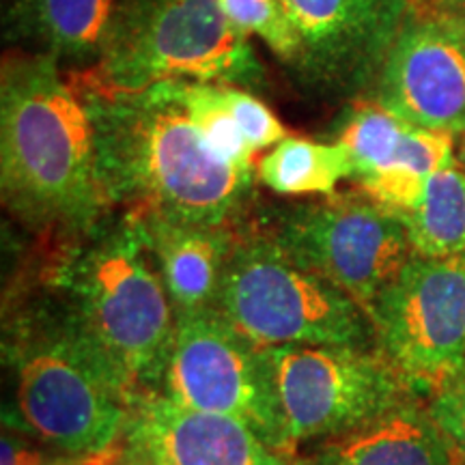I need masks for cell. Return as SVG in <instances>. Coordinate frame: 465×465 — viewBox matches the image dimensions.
<instances>
[{
	"label": "cell",
	"mask_w": 465,
	"mask_h": 465,
	"mask_svg": "<svg viewBox=\"0 0 465 465\" xmlns=\"http://www.w3.org/2000/svg\"><path fill=\"white\" fill-rule=\"evenodd\" d=\"M360 188L381 182L427 179L457 164L455 136L407 124L381 106L358 108L342 121L339 138Z\"/></svg>",
	"instance_id": "14"
},
{
	"label": "cell",
	"mask_w": 465,
	"mask_h": 465,
	"mask_svg": "<svg viewBox=\"0 0 465 465\" xmlns=\"http://www.w3.org/2000/svg\"><path fill=\"white\" fill-rule=\"evenodd\" d=\"M183 80L257 89L261 61L218 0H119L93 83L143 91Z\"/></svg>",
	"instance_id": "4"
},
{
	"label": "cell",
	"mask_w": 465,
	"mask_h": 465,
	"mask_svg": "<svg viewBox=\"0 0 465 465\" xmlns=\"http://www.w3.org/2000/svg\"><path fill=\"white\" fill-rule=\"evenodd\" d=\"M125 444L162 465H293L246 424L179 405L164 394L132 411Z\"/></svg>",
	"instance_id": "13"
},
{
	"label": "cell",
	"mask_w": 465,
	"mask_h": 465,
	"mask_svg": "<svg viewBox=\"0 0 465 465\" xmlns=\"http://www.w3.org/2000/svg\"><path fill=\"white\" fill-rule=\"evenodd\" d=\"M0 188L22 223L84 237L110 205L84 95L48 56L17 54L0 78Z\"/></svg>",
	"instance_id": "2"
},
{
	"label": "cell",
	"mask_w": 465,
	"mask_h": 465,
	"mask_svg": "<svg viewBox=\"0 0 465 465\" xmlns=\"http://www.w3.org/2000/svg\"><path fill=\"white\" fill-rule=\"evenodd\" d=\"M380 353L416 394L465 373V252L411 254L371 311Z\"/></svg>",
	"instance_id": "9"
},
{
	"label": "cell",
	"mask_w": 465,
	"mask_h": 465,
	"mask_svg": "<svg viewBox=\"0 0 465 465\" xmlns=\"http://www.w3.org/2000/svg\"><path fill=\"white\" fill-rule=\"evenodd\" d=\"M223 97L254 151L274 147L287 138V130L278 121V116L250 91L223 86Z\"/></svg>",
	"instance_id": "22"
},
{
	"label": "cell",
	"mask_w": 465,
	"mask_h": 465,
	"mask_svg": "<svg viewBox=\"0 0 465 465\" xmlns=\"http://www.w3.org/2000/svg\"><path fill=\"white\" fill-rule=\"evenodd\" d=\"M267 235L291 261L349 295L369 319L381 291L414 254L403 223L364 192L284 207Z\"/></svg>",
	"instance_id": "7"
},
{
	"label": "cell",
	"mask_w": 465,
	"mask_h": 465,
	"mask_svg": "<svg viewBox=\"0 0 465 465\" xmlns=\"http://www.w3.org/2000/svg\"><path fill=\"white\" fill-rule=\"evenodd\" d=\"M226 17L246 35H257L284 65L295 56V37L278 0H218Z\"/></svg>",
	"instance_id": "21"
},
{
	"label": "cell",
	"mask_w": 465,
	"mask_h": 465,
	"mask_svg": "<svg viewBox=\"0 0 465 465\" xmlns=\"http://www.w3.org/2000/svg\"><path fill=\"white\" fill-rule=\"evenodd\" d=\"M427 411L455 449L459 465H465V373L435 392Z\"/></svg>",
	"instance_id": "23"
},
{
	"label": "cell",
	"mask_w": 465,
	"mask_h": 465,
	"mask_svg": "<svg viewBox=\"0 0 465 465\" xmlns=\"http://www.w3.org/2000/svg\"><path fill=\"white\" fill-rule=\"evenodd\" d=\"M461 162L465 164V134H463V144H461Z\"/></svg>",
	"instance_id": "28"
},
{
	"label": "cell",
	"mask_w": 465,
	"mask_h": 465,
	"mask_svg": "<svg viewBox=\"0 0 465 465\" xmlns=\"http://www.w3.org/2000/svg\"><path fill=\"white\" fill-rule=\"evenodd\" d=\"M11 429L58 457H84L124 441L132 407L72 323L17 349ZM7 427V424H5Z\"/></svg>",
	"instance_id": "6"
},
{
	"label": "cell",
	"mask_w": 465,
	"mask_h": 465,
	"mask_svg": "<svg viewBox=\"0 0 465 465\" xmlns=\"http://www.w3.org/2000/svg\"><path fill=\"white\" fill-rule=\"evenodd\" d=\"M179 95L209 149L229 164L254 171L252 158L257 151L248 143L246 134L226 106L223 84L179 80Z\"/></svg>",
	"instance_id": "20"
},
{
	"label": "cell",
	"mask_w": 465,
	"mask_h": 465,
	"mask_svg": "<svg viewBox=\"0 0 465 465\" xmlns=\"http://www.w3.org/2000/svg\"><path fill=\"white\" fill-rule=\"evenodd\" d=\"M114 465H162V463L155 461V459H151L147 452L138 450L136 446L125 444L124 440V450H121V455L116 459Z\"/></svg>",
	"instance_id": "26"
},
{
	"label": "cell",
	"mask_w": 465,
	"mask_h": 465,
	"mask_svg": "<svg viewBox=\"0 0 465 465\" xmlns=\"http://www.w3.org/2000/svg\"><path fill=\"white\" fill-rule=\"evenodd\" d=\"M80 240L58 272L67 322L134 411L162 394L174 308L132 209Z\"/></svg>",
	"instance_id": "3"
},
{
	"label": "cell",
	"mask_w": 465,
	"mask_h": 465,
	"mask_svg": "<svg viewBox=\"0 0 465 465\" xmlns=\"http://www.w3.org/2000/svg\"><path fill=\"white\" fill-rule=\"evenodd\" d=\"M121 450H124V441L113 446V449L102 450V452H93V455H84V457H67L63 459L61 465H114L116 459H119Z\"/></svg>",
	"instance_id": "25"
},
{
	"label": "cell",
	"mask_w": 465,
	"mask_h": 465,
	"mask_svg": "<svg viewBox=\"0 0 465 465\" xmlns=\"http://www.w3.org/2000/svg\"><path fill=\"white\" fill-rule=\"evenodd\" d=\"M119 0H5V33L26 54L95 69Z\"/></svg>",
	"instance_id": "17"
},
{
	"label": "cell",
	"mask_w": 465,
	"mask_h": 465,
	"mask_svg": "<svg viewBox=\"0 0 465 465\" xmlns=\"http://www.w3.org/2000/svg\"><path fill=\"white\" fill-rule=\"evenodd\" d=\"M162 394L192 410L240 420L274 450L295 457L265 349L237 332L216 308L174 315Z\"/></svg>",
	"instance_id": "8"
},
{
	"label": "cell",
	"mask_w": 465,
	"mask_h": 465,
	"mask_svg": "<svg viewBox=\"0 0 465 465\" xmlns=\"http://www.w3.org/2000/svg\"><path fill=\"white\" fill-rule=\"evenodd\" d=\"M435 7L465 20V0H435Z\"/></svg>",
	"instance_id": "27"
},
{
	"label": "cell",
	"mask_w": 465,
	"mask_h": 465,
	"mask_svg": "<svg viewBox=\"0 0 465 465\" xmlns=\"http://www.w3.org/2000/svg\"><path fill=\"white\" fill-rule=\"evenodd\" d=\"M414 254L449 257L465 252V171L459 164L433 173L414 207L397 216Z\"/></svg>",
	"instance_id": "19"
},
{
	"label": "cell",
	"mask_w": 465,
	"mask_h": 465,
	"mask_svg": "<svg viewBox=\"0 0 465 465\" xmlns=\"http://www.w3.org/2000/svg\"><path fill=\"white\" fill-rule=\"evenodd\" d=\"M289 444L342 435L411 401L405 381L380 351L341 345L267 347Z\"/></svg>",
	"instance_id": "10"
},
{
	"label": "cell",
	"mask_w": 465,
	"mask_h": 465,
	"mask_svg": "<svg viewBox=\"0 0 465 465\" xmlns=\"http://www.w3.org/2000/svg\"><path fill=\"white\" fill-rule=\"evenodd\" d=\"M216 311L257 347L341 345L375 341L366 312L349 295L278 248L267 232L235 235Z\"/></svg>",
	"instance_id": "5"
},
{
	"label": "cell",
	"mask_w": 465,
	"mask_h": 465,
	"mask_svg": "<svg viewBox=\"0 0 465 465\" xmlns=\"http://www.w3.org/2000/svg\"><path fill=\"white\" fill-rule=\"evenodd\" d=\"M375 104L407 124L463 136V17L410 9L375 80Z\"/></svg>",
	"instance_id": "12"
},
{
	"label": "cell",
	"mask_w": 465,
	"mask_h": 465,
	"mask_svg": "<svg viewBox=\"0 0 465 465\" xmlns=\"http://www.w3.org/2000/svg\"><path fill=\"white\" fill-rule=\"evenodd\" d=\"M295 56L289 72L306 91L349 97L375 84L410 14V0H278Z\"/></svg>",
	"instance_id": "11"
},
{
	"label": "cell",
	"mask_w": 465,
	"mask_h": 465,
	"mask_svg": "<svg viewBox=\"0 0 465 465\" xmlns=\"http://www.w3.org/2000/svg\"><path fill=\"white\" fill-rule=\"evenodd\" d=\"M144 243L158 267L174 315L216 306L224 265L235 243L229 226L179 223L136 212Z\"/></svg>",
	"instance_id": "15"
},
{
	"label": "cell",
	"mask_w": 465,
	"mask_h": 465,
	"mask_svg": "<svg viewBox=\"0 0 465 465\" xmlns=\"http://www.w3.org/2000/svg\"><path fill=\"white\" fill-rule=\"evenodd\" d=\"M97 173L110 205L229 226L252 194L254 171L218 158L190 119L179 80L143 91L83 89Z\"/></svg>",
	"instance_id": "1"
},
{
	"label": "cell",
	"mask_w": 465,
	"mask_h": 465,
	"mask_svg": "<svg viewBox=\"0 0 465 465\" xmlns=\"http://www.w3.org/2000/svg\"><path fill=\"white\" fill-rule=\"evenodd\" d=\"M293 465H459L455 449L414 401L342 435L311 444Z\"/></svg>",
	"instance_id": "16"
},
{
	"label": "cell",
	"mask_w": 465,
	"mask_h": 465,
	"mask_svg": "<svg viewBox=\"0 0 465 465\" xmlns=\"http://www.w3.org/2000/svg\"><path fill=\"white\" fill-rule=\"evenodd\" d=\"M63 459H67V457H61V459H56V461H54V463H50V465H61Z\"/></svg>",
	"instance_id": "29"
},
{
	"label": "cell",
	"mask_w": 465,
	"mask_h": 465,
	"mask_svg": "<svg viewBox=\"0 0 465 465\" xmlns=\"http://www.w3.org/2000/svg\"><path fill=\"white\" fill-rule=\"evenodd\" d=\"M257 174L276 194L330 196L336 194V185L353 177V166L341 143L287 136L259 160Z\"/></svg>",
	"instance_id": "18"
},
{
	"label": "cell",
	"mask_w": 465,
	"mask_h": 465,
	"mask_svg": "<svg viewBox=\"0 0 465 465\" xmlns=\"http://www.w3.org/2000/svg\"><path fill=\"white\" fill-rule=\"evenodd\" d=\"M0 455L3 461L0 465H50L56 459H61L54 452L45 449L44 444L28 438L26 433L17 429L5 427L3 441H0Z\"/></svg>",
	"instance_id": "24"
}]
</instances>
